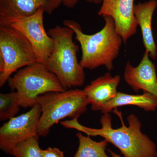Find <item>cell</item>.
Segmentation results:
<instances>
[{"mask_svg": "<svg viewBox=\"0 0 157 157\" xmlns=\"http://www.w3.org/2000/svg\"><path fill=\"white\" fill-rule=\"evenodd\" d=\"M121 121L122 126L113 128L109 113H104L100 119L102 127L94 129L82 125L77 119L61 122L63 126L76 129L90 136H101L113 144L120 151L124 157H157L156 146L141 131L142 124L134 114L127 118L128 126L123 121L122 116L118 114Z\"/></svg>", "mask_w": 157, "mask_h": 157, "instance_id": "1", "label": "cell"}, {"mask_svg": "<svg viewBox=\"0 0 157 157\" xmlns=\"http://www.w3.org/2000/svg\"><path fill=\"white\" fill-rule=\"evenodd\" d=\"M105 24L103 28L92 35L84 34L81 26L76 21L65 20V26L72 29L80 44L82 57L79 63L83 68L94 70L104 66L111 71L113 60L118 56L122 43V37L115 29L112 17H104Z\"/></svg>", "mask_w": 157, "mask_h": 157, "instance_id": "2", "label": "cell"}, {"mask_svg": "<svg viewBox=\"0 0 157 157\" xmlns=\"http://www.w3.org/2000/svg\"><path fill=\"white\" fill-rule=\"evenodd\" d=\"M74 34L70 28L58 25L48 32L53 39L54 47L46 67L66 90L82 86L85 79L84 68L77 60L78 46L73 42Z\"/></svg>", "mask_w": 157, "mask_h": 157, "instance_id": "3", "label": "cell"}, {"mask_svg": "<svg viewBox=\"0 0 157 157\" xmlns=\"http://www.w3.org/2000/svg\"><path fill=\"white\" fill-rule=\"evenodd\" d=\"M36 104L42 109L38 134L45 137L59 121L67 117L78 119L86 111L90 103L83 90L76 89L41 95L36 99Z\"/></svg>", "mask_w": 157, "mask_h": 157, "instance_id": "4", "label": "cell"}, {"mask_svg": "<svg viewBox=\"0 0 157 157\" xmlns=\"http://www.w3.org/2000/svg\"><path fill=\"white\" fill-rule=\"evenodd\" d=\"M7 82L18 93L21 107L25 108L35 106L38 96L67 90L54 73L39 62L18 70Z\"/></svg>", "mask_w": 157, "mask_h": 157, "instance_id": "5", "label": "cell"}, {"mask_svg": "<svg viewBox=\"0 0 157 157\" xmlns=\"http://www.w3.org/2000/svg\"><path fill=\"white\" fill-rule=\"evenodd\" d=\"M37 62L33 48L26 37L9 26L0 24V87L13 73Z\"/></svg>", "mask_w": 157, "mask_h": 157, "instance_id": "6", "label": "cell"}, {"mask_svg": "<svg viewBox=\"0 0 157 157\" xmlns=\"http://www.w3.org/2000/svg\"><path fill=\"white\" fill-rule=\"evenodd\" d=\"M45 12L41 8L31 16L0 24L9 26L24 35L33 48L38 62L46 66L53 51L54 42L44 27Z\"/></svg>", "mask_w": 157, "mask_h": 157, "instance_id": "7", "label": "cell"}, {"mask_svg": "<svg viewBox=\"0 0 157 157\" xmlns=\"http://www.w3.org/2000/svg\"><path fill=\"white\" fill-rule=\"evenodd\" d=\"M42 109L36 104L28 112L9 120L0 128V148L11 153L18 144L37 136Z\"/></svg>", "mask_w": 157, "mask_h": 157, "instance_id": "8", "label": "cell"}, {"mask_svg": "<svg viewBox=\"0 0 157 157\" xmlns=\"http://www.w3.org/2000/svg\"><path fill=\"white\" fill-rule=\"evenodd\" d=\"M98 15L112 17L118 34L126 43L137 32V24L134 14V0H103Z\"/></svg>", "mask_w": 157, "mask_h": 157, "instance_id": "9", "label": "cell"}, {"mask_svg": "<svg viewBox=\"0 0 157 157\" xmlns=\"http://www.w3.org/2000/svg\"><path fill=\"white\" fill-rule=\"evenodd\" d=\"M62 3L61 0H0V23L31 16L41 8L50 14Z\"/></svg>", "mask_w": 157, "mask_h": 157, "instance_id": "10", "label": "cell"}, {"mask_svg": "<svg viewBox=\"0 0 157 157\" xmlns=\"http://www.w3.org/2000/svg\"><path fill=\"white\" fill-rule=\"evenodd\" d=\"M145 51L139 64L134 67L128 62L124 77L126 82L136 92L142 90L152 95L157 100V76L155 67Z\"/></svg>", "mask_w": 157, "mask_h": 157, "instance_id": "11", "label": "cell"}, {"mask_svg": "<svg viewBox=\"0 0 157 157\" xmlns=\"http://www.w3.org/2000/svg\"><path fill=\"white\" fill-rule=\"evenodd\" d=\"M121 81L119 75L113 76L109 73L91 82L83 90L91 109L102 111L108 103L115 98Z\"/></svg>", "mask_w": 157, "mask_h": 157, "instance_id": "12", "label": "cell"}, {"mask_svg": "<svg viewBox=\"0 0 157 157\" xmlns=\"http://www.w3.org/2000/svg\"><path fill=\"white\" fill-rule=\"evenodd\" d=\"M157 7V0H150L140 3L134 6V14L138 25L140 26L144 45L149 57L155 59L157 56V47L152 30V20Z\"/></svg>", "mask_w": 157, "mask_h": 157, "instance_id": "13", "label": "cell"}, {"mask_svg": "<svg viewBox=\"0 0 157 157\" xmlns=\"http://www.w3.org/2000/svg\"><path fill=\"white\" fill-rule=\"evenodd\" d=\"M127 105L137 106L146 111H154L157 108V100L147 93L141 95H131L117 92L115 98L108 103L101 113H109L118 107Z\"/></svg>", "mask_w": 157, "mask_h": 157, "instance_id": "14", "label": "cell"}, {"mask_svg": "<svg viewBox=\"0 0 157 157\" xmlns=\"http://www.w3.org/2000/svg\"><path fill=\"white\" fill-rule=\"evenodd\" d=\"M76 137L78 146L73 157H109L105 151L109 143L107 140L97 142L93 140L90 136H83L80 132L77 133Z\"/></svg>", "mask_w": 157, "mask_h": 157, "instance_id": "15", "label": "cell"}, {"mask_svg": "<svg viewBox=\"0 0 157 157\" xmlns=\"http://www.w3.org/2000/svg\"><path fill=\"white\" fill-rule=\"evenodd\" d=\"M20 107L19 95L17 91L0 94V120H8L15 117Z\"/></svg>", "mask_w": 157, "mask_h": 157, "instance_id": "16", "label": "cell"}, {"mask_svg": "<svg viewBox=\"0 0 157 157\" xmlns=\"http://www.w3.org/2000/svg\"><path fill=\"white\" fill-rule=\"evenodd\" d=\"M11 155L16 157H42V149L39 145V135L18 144Z\"/></svg>", "mask_w": 157, "mask_h": 157, "instance_id": "17", "label": "cell"}, {"mask_svg": "<svg viewBox=\"0 0 157 157\" xmlns=\"http://www.w3.org/2000/svg\"><path fill=\"white\" fill-rule=\"evenodd\" d=\"M42 157H64L63 152L56 147H48L42 150Z\"/></svg>", "mask_w": 157, "mask_h": 157, "instance_id": "18", "label": "cell"}, {"mask_svg": "<svg viewBox=\"0 0 157 157\" xmlns=\"http://www.w3.org/2000/svg\"><path fill=\"white\" fill-rule=\"evenodd\" d=\"M62 3L64 6L69 8H72L74 7L80 0H61ZM90 2H94L93 0H85Z\"/></svg>", "mask_w": 157, "mask_h": 157, "instance_id": "19", "label": "cell"}, {"mask_svg": "<svg viewBox=\"0 0 157 157\" xmlns=\"http://www.w3.org/2000/svg\"><path fill=\"white\" fill-rule=\"evenodd\" d=\"M108 151H109V153H110L111 157H121L120 155H119L115 153L114 152L110 150H109Z\"/></svg>", "mask_w": 157, "mask_h": 157, "instance_id": "20", "label": "cell"}, {"mask_svg": "<svg viewBox=\"0 0 157 157\" xmlns=\"http://www.w3.org/2000/svg\"><path fill=\"white\" fill-rule=\"evenodd\" d=\"M93 1H94V2L96 3V4H98V3L102 2L103 0H93Z\"/></svg>", "mask_w": 157, "mask_h": 157, "instance_id": "21", "label": "cell"}]
</instances>
